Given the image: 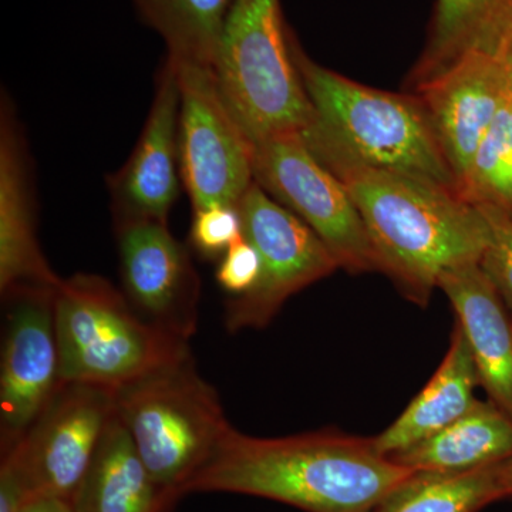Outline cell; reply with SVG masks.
<instances>
[{"label": "cell", "mask_w": 512, "mask_h": 512, "mask_svg": "<svg viewBox=\"0 0 512 512\" xmlns=\"http://www.w3.org/2000/svg\"><path fill=\"white\" fill-rule=\"evenodd\" d=\"M173 60L181 96V178L192 210L238 207L255 183L254 144L225 103L214 67Z\"/></svg>", "instance_id": "52a82bcc"}, {"label": "cell", "mask_w": 512, "mask_h": 512, "mask_svg": "<svg viewBox=\"0 0 512 512\" xmlns=\"http://www.w3.org/2000/svg\"><path fill=\"white\" fill-rule=\"evenodd\" d=\"M114 412L113 389L63 383L28 433L2 453V463L18 474L30 497L70 503Z\"/></svg>", "instance_id": "30bf717a"}, {"label": "cell", "mask_w": 512, "mask_h": 512, "mask_svg": "<svg viewBox=\"0 0 512 512\" xmlns=\"http://www.w3.org/2000/svg\"><path fill=\"white\" fill-rule=\"evenodd\" d=\"M501 498V463L466 473L414 471L373 512H478Z\"/></svg>", "instance_id": "7402d4cb"}, {"label": "cell", "mask_w": 512, "mask_h": 512, "mask_svg": "<svg viewBox=\"0 0 512 512\" xmlns=\"http://www.w3.org/2000/svg\"><path fill=\"white\" fill-rule=\"evenodd\" d=\"M254 180L315 232L350 274L379 272L365 224L348 188L309 150L301 134L256 144Z\"/></svg>", "instance_id": "ba28073f"}, {"label": "cell", "mask_w": 512, "mask_h": 512, "mask_svg": "<svg viewBox=\"0 0 512 512\" xmlns=\"http://www.w3.org/2000/svg\"><path fill=\"white\" fill-rule=\"evenodd\" d=\"M35 191L28 144L15 110L3 96L0 114V289L57 288L36 232Z\"/></svg>", "instance_id": "9a60e30c"}, {"label": "cell", "mask_w": 512, "mask_h": 512, "mask_svg": "<svg viewBox=\"0 0 512 512\" xmlns=\"http://www.w3.org/2000/svg\"><path fill=\"white\" fill-rule=\"evenodd\" d=\"M23 512H74L72 504L60 498L33 497L25 505Z\"/></svg>", "instance_id": "83f0119b"}, {"label": "cell", "mask_w": 512, "mask_h": 512, "mask_svg": "<svg viewBox=\"0 0 512 512\" xmlns=\"http://www.w3.org/2000/svg\"><path fill=\"white\" fill-rule=\"evenodd\" d=\"M57 288H19L8 302L0 366L2 453L10 450L45 413L60 387L55 323Z\"/></svg>", "instance_id": "8fae6325"}, {"label": "cell", "mask_w": 512, "mask_h": 512, "mask_svg": "<svg viewBox=\"0 0 512 512\" xmlns=\"http://www.w3.org/2000/svg\"><path fill=\"white\" fill-rule=\"evenodd\" d=\"M163 37L167 56L214 67L232 0H131Z\"/></svg>", "instance_id": "44dd1931"}, {"label": "cell", "mask_w": 512, "mask_h": 512, "mask_svg": "<svg viewBox=\"0 0 512 512\" xmlns=\"http://www.w3.org/2000/svg\"><path fill=\"white\" fill-rule=\"evenodd\" d=\"M460 195L473 205H491L512 217L511 74L503 104L477 148Z\"/></svg>", "instance_id": "603a6c76"}, {"label": "cell", "mask_w": 512, "mask_h": 512, "mask_svg": "<svg viewBox=\"0 0 512 512\" xmlns=\"http://www.w3.org/2000/svg\"><path fill=\"white\" fill-rule=\"evenodd\" d=\"M289 40L313 111L301 137L318 160L340 158L413 175L460 194L429 113L416 93L384 92L353 82L306 55L292 30Z\"/></svg>", "instance_id": "3957f363"}, {"label": "cell", "mask_w": 512, "mask_h": 512, "mask_svg": "<svg viewBox=\"0 0 512 512\" xmlns=\"http://www.w3.org/2000/svg\"><path fill=\"white\" fill-rule=\"evenodd\" d=\"M477 386H480V379L476 363L463 329L456 322L450 348L439 369L402 416L373 437L376 450L389 457L439 433L474 406Z\"/></svg>", "instance_id": "d6986e66"}, {"label": "cell", "mask_w": 512, "mask_h": 512, "mask_svg": "<svg viewBox=\"0 0 512 512\" xmlns=\"http://www.w3.org/2000/svg\"><path fill=\"white\" fill-rule=\"evenodd\" d=\"M512 456V419L493 402H480L429 439L389 456L399 466L431 473H466Z\"/></svg>", "instance_id": "ffe728a7"}, {"label": "cell", "mask_w": 512, "mask_h": 512, "mask_svg": "<svg viewBox=\"0 0 512 512\" xmlns=\"http://www.w3.org/2000/svg\"><path fill=\"white\" fill-rule=\"evenodd\" d=\"M55 323L63 383L119 389L191 353L187 340L148 322L99 275L63 279Z\"/></svg>", "instance_id": "5b68a950"}, {"label": "cell", "mask_w": 512, "mask_h": 512, "mask_svg": "<svg viewBox=\"0 0 512 512\" xmlns=\"http://www.w3.org/2000/svg\"><path fill=\"white\" fill-rule=\"evenodd\" d=\"M456 312L491 402L512 419V323L503 296L478 264L450 269L439 285Z\"/></svg>", "instance_id": "2e32d148"}, {"label": "cell", "mask_w": 512, "mask_h": 512, "mask_svg": "<svg viewBox=\"0 0 512 512\" xmlns=\"http://www.w3.org/2000/svg\"><path fill=\"white\" fill-rule=\"evenodd\" d=\"M413 473L380 454L372 439L338 431L261 439L231 427L184 495L244 494L306 512H373Z\"/></svg>", "instance_id": "6da1fadb"}, {"label": "cell", "mask_w": 512, "mask_h": 512, "mask_svg": "<svg viewBox=\"0 0 512 512\" xmlns=\"http://www.w3.org/2000/svg\"><path fill=\"white\" fill-rule=\"evenodd\" d=\"M503 60L505 67H507L508 73H510L512 77V43L510 47H508L507 52H505Z\"/></svg>", "instance_id": "f546056e"}, {"label": "cell", "mask_w": 512, "mask_h": 512, "mask_svg": "<svg viewBox=\"0 0 512 512\" xmlns=\"http://www.w3.org/2000/svg\"><path fill=\"white\" fill-rule=\"evenodd\" d=\"M508 83L510 74L501 57L473 52L412 89L429 113L458 191L503 104Z\"/></svg>", "instance_id": "5bb4252c"}, {"label": "cell", "mask_w": 512, "mask_h": 512, "mask_svg": "<svg viewBox=\"0 0 512 512\" xmlns=\"http://www.w3.org/2000/svg\"><path fill=\"white\" fill-rule=\"evenodd\" d=\"M320 163L348 188L379 272L409 301L424 308L444 272L483 258L490 241L487 220L458 192L340 158Z\"/></svg>", "instance_id": "7a4b0ae2"}, {"label": "cell", "mask_w": 512, "mask_h": 512, "mask_svg": "<svg viewBox=\"0 0 512 512\" xmlns=\"http://www.w3.org/2000/svg\"><path fill=\"white\" fill-rule=\"evenodd\" d=\"M490 228V241L480 265L512 309V217L491 205H476Z\"/></svg>", "instance_id": "d4e9b609"}, {"label": "cell", "mask_w": 512, "mask_h": 512, "mask_svg": "<svg viewBox=\"0 0 512 512\" xmlns=\"http://www.w3.org/2000/svg\"><path fill=\"white\" fill-rule=\"evenodd\" d=\"M501 481H503L505 497L512 498V456L501 463Z\"/></svg>", "instance_id": "f1b7e54d"}, {"label": "cell", "mask_w": 512, "mask_h": 512, "mask_svg": "<svg viewBox=\"0 0 512 512\" xmlns=\"http://www.w3.org/2000/svg\"><path fill=\"white\" fill-rule=\"evenodd\" d=\"M289 32L279 0H232L214 69L225 103L254 146L301 134L312 121Z\"/></svg>", "instance_id": "8992f818"}, {"label": "cell", "mask_w": 512, "mask_h": 512, "mask_svg": "<svg viewBox=\"0 0 512 512\" xmlns=\"http://www.w3.org/2000/svg\"><path fill=\"white\" fill-rule=\"evenodd\" d=\"M238 211L242 234L261 258V275L252 291L228 301L225 328L231 333L265 328L292 295L339 268L318 235L258 184L249 187Z\"/></svg>", "instance_id": "9c48e42d"}, {"label": "cell", "mask_w": 512, "mask_h": 512, "mask_svg": "<svg viewBox=\"0 0 512 512\" xmlns=\"http://www.w3.org/2000/svg\"><path fill=\"white\" fill-rule=\"evenodd\" d=\"M175 503L151 476L114 412L70 501L74 512H168Z\"/></svg>", "instance_id": "e0dca14e"}, {"label": "cell", "mask_w": 512, "mask_h": 512, "mask_svg": "<svg viewBox=\"0 0 512 512\" xmlns=\"http://www.w3.org/2000/svg\"><path fill=\"white\" fill-rule=\"evenodd\" d=\"M25 485L6 463L0 466V512H23L30 500Z\"/></svg>", "instance_id": "4316f807"}, {"label": "cell", "mask_w": 512, "mask_h": 512, "mask_svg": "<svg viewBox=\"0 0 512 512\" xmlns=\"http://www.w3.org/2000/svg\"><path fill=\"white\" fill-rule=\"evenodd\" d=\"M180 84L171 57L157 74L150 113L126 164L107 177L116 222H167L180 195Z\"/></svg>", "instance_id": "4fadbf2b"}, {"label": "cell", "mask_w": 512, "mask_h": 512, "mask_svg": "<svg viewBox=\"0 0 512 512\" xmlns=\"http://www.w3.org/2000/svg\"><path fill=\"white\" fill-rule=\"evenodd\" d=\"M512 43V0H436L409 83L429 82L468 53L501 57Z\"/></svg>", "instance_id": "ac0fdd59"}, {"label": "cell", "mask_w": 512, "mask_h": 512, "mask_svg": "<svg viewBox=\"0 0 512 512\" xmlns=\"http://www.w3.org/2000/svg\"><path fill=\"white\" fill-rule=\"evenodd\" d=\"M124 295L157 328L190 340L197 332L201 281L167 222H116Z\"/></svg>", "instance_id": "7c38bea8"}, {"label": "cell", "mask_w": 512, "mask_h": 512, "mask_svg": "<svg viewBox=\"0 0 512 512\" xmlns=\"http://www.w3.org/2000/svg\"><path fill=\"white\" fill-rule=\"evenodd\" d=\"M239 237H242V220L238 207L218 205L194 211L190 244L207 261H220Z\"/></svg>", "instance_id": "cb8c5ba5"}, {"label": "cell", "mask_w": 512, "mask_h": 512, "mask_svg": "<svg viewBox=\"0 0 512 512\" xmlns=\"http://www.w3.org/2000/svg\"><path fill=\"white\" fill-rule=\"evenodd\" d=\"M261 275V258L247 238L239 237L227 249L217 268V281L221 288L234 296H242L254 289Z\"/></svg>", "instance_id": "484cf974"}, {"label": "cell", "mask_w": 512, "mask_h": 512, "mask_svg": "<svg viewBox=\"0 0 512 512\" xmlns=\"http://www.w3.org/2000/svg\"><path fill=\"white\" fill-rule=\"evenodd\" d=\"M114 407L151 476L177 501L232 427L191 353L114 389Z\"/></svg>", "instance_id": "277c9868"}]
</instances>
